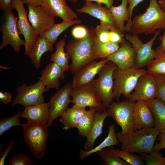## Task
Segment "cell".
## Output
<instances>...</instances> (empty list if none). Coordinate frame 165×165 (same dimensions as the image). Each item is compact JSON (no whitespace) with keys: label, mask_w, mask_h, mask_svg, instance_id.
Returning a JSON list of instances; mask_svg holds the SVG:
<instances>
[{"label":"cell","mask_w":165,"mask_h":165,"mask_svg":"<svg viewBox=\"0 0 165 165\" xmlns=\"http://www.w3.org/2000/svg\"><path fill=\"white\" fill-rule=\"evenodd\" d=\"M107 59L108 61L115 63L119 69H126L134 67L136 53L130 42L125 41Z\"/></svg>","instance_id":"cell-17"},{"label":"cell","mask_w":165,"mask_h":165,"mask_svg":"<svg viewBox=\"0 0 165 165\" xmlns=\"http://www.w3.org/2000/svg\"><path fill=\"white\" fill-rule=\"evenodd\" d=\"M22 127L24 142L34 156L43 158L49 135L47 123L27 122L23 124Z\"/></svg>","instance_id":"cell-4"},{"label":"cell","mask_w":165,"mask_h":165,"mask_svg":"<svg viewBox=\"0 0 165 165\" xmlns=\"http://www.w3.org/2000/svg\"></svg>","instance_id":"cell-54"},{"label":"cell","mask_w":165,"mask_h":165,"mask_svg":"<svg viewBox=\"0 0 165 165\" xmlns=\"http://www.w3.org/2000/svg\"><path fill=\"white\" fill-rule=\"evenodd\" d=\"M71 102L86 108L88 107L101 113L107 111L99 95L91 83L79 87L72 88L71 94Z\"/></svg>","instance_id":"cell-9"},{"label":"cell","mask_w":165,"mask_h":165,"mask_svg":"<svg viewBox=\"0 0 165 165\" xmlns=\"http://www.w3.org/2000/svg\"><path fill=\"white\" fill-rule=\"evenodd\" d=\"M81 22V20L78 19L68 21L63 20L60 23L55 24L48 31L40 36L45 37L53 44L63 32L72 25Z\"/></svg>","instance_id":"cell-30"},{"label":"cell","mask_w":165,"mask_h":165,"mask_svg":"<svg viewBox=\"0 0 165 165\" xmlns=\"http://www.w3.org/2000/svg\"><path fill=\"white\" fill-rule=\"evenodd\" d=\"M144 0H127L128 10L129 15V20L127 24L125 25V31L130 32L131 24L132 21V16L133 10L134 8L139 4L142 2Z\"/></svg>","instance_id":"cell-42"},{"label":"cell","mask_w":165,"mask_h":165,"mask_svg":"<svg viewBox=\"0 0 165 165\" xmlns=\"http://www.w3.org/2000/svg\"><path fill=\"white\" fill-rule=\"evenodd\" d=\"M24 4L30 5L34 6H41L43 0H20Z\"/></svg>","instance_id":"cell-49"},{"label":"cell","mask_w":165,"mask_h":165,"mask_svg":"<svg viewBox=\"0 0 165 165\" xmlns=\"http://www.w3.org/2000/svg\"><path fill=\"white\" fill-rule=\"evenodd\" d=\"M119 44L111 42L101 43L97 41L95 37L93 49L96 59L107 58L118 50Z\"/></svg>","instance_id":"cell-31"},{"label":"cell","mask_w":165,"mask_h":165,"mask_svg":"<svg viewBox=\"0 0 165 165\" xmlns=\"http://www.w3.org/2000/svg\"><path fill=\"white\" fill-rule=\"evenodd\" d=\"M161 131L155 127L142 128L122 134L116 133L121 143V150L131 152L150 153L153 151L155 141Z\"/></svg>","instance_id":"cell-1"},{"label":"cell","mask_w":165,"mask_h":165,"mask_svg":"<svg viewBox=\"0 0 165 165\" xmlns=\"http://www.w3.org/2000/svg\"><path fill=\"white\" fill-rule=\"evenodd\" d=\"M76 10L79 13H87L98 19L101 24L117 28L109 9L106 6L91 2H86L82 7Z\"/></svg>","instance_id":"cell-19"},{"label":"cell","mask_w":165,"mask_h":165,"mask_svg":"<svg viewBox=\"0 0 165 165\" xmlns=\"http://www.w3.org/2000/svg\"><path fill=\"white\" fill-rule=\"evenodd\" d=\"M95 38L94 29L91 28L85 38L71 39L65 45V51L72 61L69 69L72 73H75L84 65L96 60L93 49Z\"/></svg>","instance_id":"cell-3"},{"label":"cell","mask_w":165,"mask_h":165,"mask_svg":"<svg viewBox=\"0 0 165 165\" xmlns=\"http://www.w3.org/2000/svg\"><path fill=\"white\" fill-rule=\"evenodd\" d=\"M145 101L151 112L155 127L165 134V104L158 97Z\"/></svg>","instance_id":"cell-24"},{"label":"cell","mask_w":165,"mask_h":165,"mask_svg":"<svg viewBox=\"0 0 165 165\" xmlns=\"http://www.w3.org/2000/svg\"><path fill=\"white\" fill-rule=\"evenodd\" d=\"M12 0H0V9L3 11L12 9L11 5Z\"/></svg>","instance_id":"cell-47"},{"label":"cell","mask_w":165,"mask_h":165,"mask_svg":"<svg viewBox=\"0 0 165 165\" xmlns=\"http://www.w3.org/2000/svg\"><path fill=\"white\" fill-rule=\"evenodd\" d=\"M12 9L4 11V19L0 27L2 34L0 49L10 45L15 52L19 53L21 46H25V42L20 36L17 25L18 19Z\"/></svg>","instance_id":"cell-8"},{"label":"cell","mask_w":165,"mask_h":165,"mask_svg":"<svg viewBox=\"0 0 165 165\" xmlns=\"http://www.w3.org/2000/svg\"><path fill=\"white\" fill-rule=\"evenodd\" d=\"M158 136L160 142L155 144L153 151H159L161 149L165 148V134L161 132Z\"/></svg>","instance_id":"cell-44"},{"label":"cell","mask_w":165,"mask_h":165,"mask_svg":"<svg viewBox=\"0 0 165 165\" xmlns=\"http://www.w3.org/2000/svg\"><path fill=\"white\" fill-rule=\"evenodd\" d=\"M158 1L161 9L165 13V0H159Z\"/></svg>","instance_id":"cell-51"},{"label":"cell","mask_w":165,"mask_h":165,"mask_svg":"<svg viewBox=\"0 0 165 165\" xmlns=\"http://www.w3.org/2000/svg\"><path fill=\"white\" fill-rule=\"evenodd\" d=\"M90 29L82 25L74 27L72 30V34L74 39H81L85 38L88 35Z\"/></svg>","instance_id":"cell-43"},{"label":"cell","mask_w":165,"mask_h":165,"mask_svg":"<svg viewBox=\"0 0 165 165\" xmlns=\"http://www.w3.org/2000/svg\"><path fill=\"white\" fill-rule=\"evenodd\" d=\"M163 52L165 54V47L162 50Z\"/></svg>","instance_id":"cell-53"},{"label":"cell","mask_w":165,"mask_h":165,"mask_svg":"<svg viewBox=\"0 0 165 165\" xmlns=\"http://www.w3.org/2000/svg\"><path fill=\"white\" fill-rule=\"evenodd\" d=\"M114 152L122 159L130 165H142L145 164L141 156L134 154L133 152L120 150L115 149Z\"/></svg>","instance_id":"cell-36"},{"label":"cell","mask_w":165,"mask_h":165,"mask_svg":"<svg viewBox=\"0 0 165 165\" xmlns=\"http://www.w3.org/2000/svg\"><path fill=\"white\" fill-rule=\"evenodd\" d=\"M160 31V30L156 31L154 36L145 43H143L138 35L131 33L125 35L126 39L131 44L136 52L135 68H142L147 66L155 58V50L153 49L152 46Z\"/></svg>","instance_id":"cell-11"},{"label":"cell","mask_w":165,"mask_h":165,"mask_svg":"<svg viewBox=\"0 0 165 165\" xmlns=\"http://www.w3.org/2000/svg\"><path fill=\"white\" fill-rule=\"evenodd\" d=\"M8 165H33L31 159L26 154L20 153L13 155L10 159Z\"/></svg>","instance_id":"cell-39"},{"label":"cell","mask_w":165,"mask_h":165,"mask_svg":"<svg viewBox=\"0 0 165 165\" xmlns=\"http://www.w3.org/2000/svg\"><path fill=\"white\" fill-rule=\"evenodd\" d=\"M14 145V142L11 141L9 143L8 146L5 150L4 152L1 155L0 158V165H4V162L6 157L10 152L12 150Z\"/></svg>","instance_id":"cell-45"},{"label":"cell","mask_w":165,"mask_h":165,"mask_svg":"<svg viewBox=\"0 0 165 165\" xmlns=\"http://www.w3.org/2000/svg\"><path fill=\"white\" fill-rule=\"evenodd\" d=\"M141 156L147 165H165V157L159 151H153L148 154H140Z\"/></svg>","instance_id":"cell-37"},{"label":"cell","mask_w":165,"mask_h":165,"mask_svg":"<svg viewBox=\"0 0 165 165\" xmlns=\"http://www.w3.org/2000/svg\"><path fill=\"white\" fill-rule=\"evenodd\" d=\"M54 49L53 44L45 37L39 35L31 50L28 54L35 67L39 68L42 55Z\"/></svg>","instance_id":"cell-23"},{"label":"cell","mask_w":165,"mask_h":165,"mask_svg":"<svg viewBox=\"0 0 165 165\" xmlns=\"http://www.w3.org/2000/svg\"><path fill=\"white\" fill-rule=\"evenodd\" d=\"M28 5L29 20L37 34L41 35L55 24V17L50 15L41 6Z\"/></svg>","instance_id":"cell-15"},{"label":"cell","mask_w":165,"mask_h":165,"mask_svg":"<svg viewBox=\"0 0 165 165\" xmlns=\"http://www.w3.org/2000/svg\"><path fill=\"white\" fill-rule=\"evenodd\" d=\"M114 146H108L102 149L97 153L105 165H128L115 154Z\"/></svg>","instance_id":"cell-33"},{"label":"cell","mask_w":165,"mask_h":165,"mask_svg":"<svg viewBox=\"0 0 165 165\" xmlns=\"http://www.w3.org/2000/svg\"><path fill=\"white\" fill-rule=\"evenodd\" d=\"M109 116L107 111L101 113L95 112L91 130L87 138L86 141L84 144V150L88 151L93 148L95 140L103 132L104 121Z\"/></svg>","instance_id":"cell-25"},{"label":"cell","mask_w":165,"mask_h":165,"mask_svg":"<svg viewBox=\"0 0 165 165\" xmlns=\"http://www.w3.org/2000/svg\"><path fill=\"white\" fill-rule=\"evenodd\" d=\"M17 94L12 105H21L27 106L45 102L43 94L47 92L45 86L39 80L35 84L27 86L24 82L16 89Z\"/></svg>","instance_id":"cell-12"},{"label":"cell","mask_w":165,"mask_h":165,"mask_svg":"<svg viewBox=\"0 0 165 165\" xmlns=\"http://www.w3.org/2000/svg\"><path fill=\"white\" fill-rule=\"evenodd\" d=\"M157 88V97L165 104V75L154 76Z\"/></svg>","instance_id":"cell-40"},{"label":"cell","mask_w":165,"mask_h":165,"mask_svg":"<svg viewBox=\"0 0 165 165\" xmlns=\"http://www.w3.org/2000/svg\"><path fill=\"white\" fill-rule=\"evenodd\" d=\"M149 4L145 12L136 15L132 20L130 32L146 35L155 33L158 29H165V13L157 0H149Z\"/></svg>","instance_id":"cell-2"},{"label":"cell","mask_w":165,"mask_h":165,"mask_svg":"<svg viewBox=\"0 0 165 165\" xmlns=\"http://www.w3.org/2000/svg\"><path fill=\"white\" fill-rule=\"evenodd\" d=\"M134 102L129 100L112 101L107 108L109 116L121 127L122 134H127L137 130L133 117Z\"/></svg>","instance_id":"cell-7"},{"label":"cell","mask_w":165,"mask_h":165,"mask_svg":"<svg viewBox=\"0 0 165 165\" xmlns=\"http://www.w3.org/2000/svg\"><path fill=\"white\" fill-rule=\"evenodd\" d=\"M63 69L56 63L52 62L46 65L38 78L45 86L47 92L51 88L59 89V79L64 80L65 73Z\"/></svg>","instance_id":"cell-20"},{"label":"cell","mask_w":165,"mask_h":165,"mask_svg":"<svg viewBox=\"0 0 165 165\" xmlns=\"http://www.w3.org/2000/svg\"><path fill=\"white\" fill-rule=\"evenodd\" d=\"M0 101L7 104L12 101V94L9 92H0Z\"/></svg>","instance_id":"cell-46"},{"label":"cell","mask_w":165,"mask_h":165,"mask_svg":"<svg viewBox=\"0 0 165 165\" xmlns=\"http://www.w3.org/2000/svg\"><path fill=\"white\" fill-rule=\"evenodd\" d=\"M86 2H95L98 4H104L108 8H109L112 5L113 0H84Z\"/></svg>","instance_id":"cell-48"},{"label":"cell","mask_w":165,"mask_h":165,"mask_svg":"<svg viewBox=\"0 0 165 165\" xmlns=\"http://www.w3.org/2000/svg\"><path fill=\"white\" fill-rule=\"evenodd\" d=\"M111 28L113 27L101 24L97 25L94 29L96 40L103 43L110 42V31Z\"/></svg>","instance_id":"cell-38"},{"label":"cell","mask_w":165,"mask_h":165,"mask_svg":"<svg viewBox=\"0 0 165 165\" xmlns=\"http://www.w3.org/2000/svg\"><path fill=\"white\" fill-rule=\"evenodd\" d=\"M72 84H66L55 92L50 98L49 105V118L47 123L48 127L51 126L54 120L61 116L68 108L71 102L70 98L72 90Z\"/></svg>","instance_id":"cell-13"},{"label":"cell","mask_w":165,"mask_h":165,"mask_svg":"<svg viewBox=\"0 0 165 165\" xmlns=\"http://www.w3.org/2000/svg\"><path fill=\"white\" fill-rule=\"evenodd\" d=\"M24 3L20 0H12L11 8L16 9L18 15L17 25L18 33L22 35L25 41V53L26 55L29 53L38 35L34 30L28 18V13L25 9Z\"/></svg>","instance_id":"cell-10"},{"label":"cell","mask_w":165,"mask_h":165,"mask_svg":"<svg viewBox=\"0 0 165 165\" xmlns=\"http://www.w3.org/2000/svg\"><path fill=\"white\" fill-rule=\"evenodd\" d=\"M128 98L134 102L157 97V88L154 76L148 72L139 79L134 90Z\"/></svg>","instance_id":"cell-14"},{"label":"cell","mask_w":165,"mask_h":165,"mask_svg":"<svg viewBox=\"0 0 165 165\" xmlns=\"http://www.w3.org/2000/svg\"><path fill=\"white\" fill-rule=\"evenodd\" d=\"M109 40L110 42L119 44H121L126 41L123 33L118 28H110Z\"/></svg>","instance_id":"cell-41"},{"label":"cell","mask_w":165,"mask_h":165,"mask_svg":"<svg viewBox=\"0 0 165 165\" xmlns=\"http://www.w3.org/2000/svg\"><path fill=\"white\" fill-rule=\"evenodd\" d=\"M148 73L154 76L165 75V54L157 47L155 50V58L147 66Z\"/></svg>","instance_id":"cell-32"},{"label":"cell","mask_w":165,"mask_h":165,"mask_svg":"<svg viewBox=\"0 0 165 165\" xmlns=\"http://www.w3.org/2000/svg\"><path fill=\"white\" fill-rule=\"evenodd\" d=\"M117 68L115 63L108 61L98 74V78L90 82L107 108L113 101V74Z\"/></svg>","instance_id":"cell-6"},{"label":"cell","mask_w":165,"mask_h":165,"mask_svg":"<svg viewBox=\"0 0 165 165\" xmlns=\"http://www.w3.org/2000/svg\"><path fill=\"white\" fill-rule=\"evenodd\" d=\"M69 1H70L71 2L73 3H76L78 0H67Z\"/></svg>","instance_id":"cell-52"},{"label":"cell","mask_w":165,"mask_h":165,"mask_svg":"<svg viewBox=\"0 0 165 165\" xmlns=\"http://www.w3.org/2000/svg\"><path fill=\"white\" fill-rule=\"evenodd\" d=\"M119 142L116 136L115 126L112 124L108 127V133L105 139L97 146L89 150L82 149L80 152L79 158L83 160L86 157L94 153L97 152L104 148L117 145Z\"/></svg>","instance_id":"cell-28"},{"label":"cell","mask_w":165,"mask_h":165,"mask_svg":"<svg viewBox=\"0 0 165 165\" xmlns=\"http://www.w3.org/2000/svg\"><path fill=\"white\" fill-rule=\"evenodd\" d=\"M65 45V38L59 40L56 45V50L51 55L50 60L59 65L64 72H67L70 69V57L68 53L64 51Z\"/></svg>","instance_id":"cell-29"},{"label":"cell","mask_w":165,"mask_h":165,"mask_svg":"<svg viewBox=\"0 0 165 165\" xmlns=\"http://www.w3.org/2000/svg\"><path fill=\"white\" fill-rule=\"evenodd\" d=\"M133 117L135 127L137 130L155 127L151 112L145 101H138L135 102Z\"/></svg>","instance_id":"cell-21"},{"label":"cell","mask_w":165,"mask_h":165,"mask_svg":"<svg viewBox=\"0 0 165 165\" xmlns=\"http://www.w3.org/2000/svg\"><path fill=\"white\" fill-rule=\"evenodd\" d=\"M96 112L93 108H90L81 118L76 127L79 135L86 138L88 137L93 125Z\"/></svg>","instance_id":"cell-34"},{"label":"cell","mask_w":165,"mask_h":165,"mask_svg":"<svg viewBox=\"0 0 165 165\" xmlns=\"http://www.w3.org/2000/svg\"><path fill=\"white\" fill-rule=\"evenodd\" d=\"M49 112V103L44 102L25 107L21 112V117L26 119L28 123H47Z\"/></svg>","instance_id":"cell-22"},{"label":"cell","mask_w":165,"mask_h":165,"mask_svg":"<svg viewBox=\"0 0 165 165\" xmlns=\"http://www.w3.org/2000/svg\"><path fill=\"white\" fill-rule=\"evenodd\" d=\"M147 72L145 69L134 67L124 70L116 68L113 74V99L118 101L121 95L128 98L140 78Z\"/></svg>","instance_id":"cell-5"},{"label":"cell","mask_w":165,"mask_h":165,"mask_svg":"<svg viewBox=\"0 0 165 165\" xmlns=\"http://www.w3.org/2000/svg\"><path fill=\"white\" fill-rule=\"evenodd\" d=\"M41 6L50 15L68 21L78 19V16L67 4L66 0H43Z\"/></svg>","instance_id":"cell-18"},{"label":"cell","mask_w":165,"mask_h":165,"mask_svg":"<svg viewBox=\"0 0 165 165\" xmlns=\"http://www.w3.org/2000/svg\"><path fill=\"white\" fill-rule=\"evenodd\" d=\"M108 61L107 58L93 61L84 65L75 73L72 86L75 88L90 83Z\"/></svg>","instance_id":"cell-16"},{"label":"cell","mask_w":165,"mask_h":165,"mask_svg":"<svg viewBox=\"0 0 165 165\" xmlns=\"http://www.w3.org/2000/svg\"><path fill=\"white\" fill-rule=\"evenodd\" d=\"M164 32L163 35L160 37L161 40L160 44L158 47L160 49L163 50L165 47V29H164Z\"/></svg>","instance_id":"cell-50"},{"label":"cell","mask_w":165,"mask_h":165,"mask_svg":"<svg viewBox=\"0 0 165 165\" xmlns=\"http://www.w3.org/2000/svg\"><path fill=\"white\" fill-rule=\"evenodd\" d=\"M21 112H18L9 117H2L0 119V136H2L7 131L14 126H22L20 123Z\"/></svg>","instance_id":"cell-35"},{"label":"cell","mask_w":165,"mask_h":165,"mask_svg":"<svg viewBox=\"0 0 165 165\" xmlns=\"http://www.w3.org/2000/svg\"><path fill=\"white\" fill-rule=\"evenodd\" d=\"M127 4V0H122L118 6L112 5L109 8L117 28L123 33L125 31V22L129 20Z\"/></svg>","instance_id":"cell-27"},{"label":"cell","mask_w":165,"mask_h":165,"mask_svg":"<svg viewBox=\"0 0 165 165\" xmlns=\"http://www.w3.org/2000/svg\"><path fill=\"white\" fill-rule=\"evenodd\" d=\"M86 111V108L76 105H73L71 108H68L59 120L63 125V129L66 130L76 127L81 118Z\"/></svg>","instance_id":"cell-26"}]
</instances>
